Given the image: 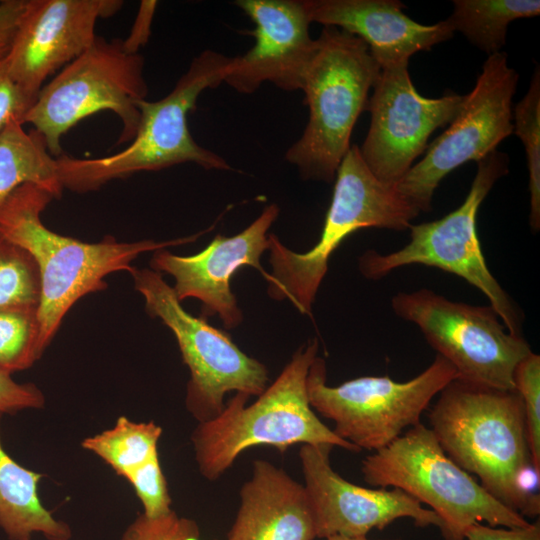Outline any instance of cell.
<instances>
[{
    "instance_id": "20",
    "label": "cell",
    "mask_w": 540,
    "mask_h": 540,
    "mask_svg": "<svg viewBox=\"0 0 540 540\" xmlns=\"http://www.w3.org/2000/svg\"><path fill=\"white\" fill-rule=\"evenodd\" d=\"M316 525L304 485L266 460H255L240 490L226 540H314Z\"/></svg>"
},
{
    "instance_id": "32",
    "label": "cell",
    "mask_w": 540,
    "mask_h": 540,
    "mask_svg": "<svg viewBox=\"0 0 540 540\" xmlns=\"http://www.w3.org/2000/svg\"><path fill=\"white\" fill-rule=\"evenodd\" d=\"M36 99L27 95L9 76L5 58L0 61V128L11 120L23 123ZM24 124V123H23Z\"/></svg>"
},
{
    "instance_id": "27",
    "label": "cell",
    "mask_w": 540,
    "mask_h": 540,
    "mask_svg": "<svg viewBox=\"0 0 540 540\" xmlns=\"http://www.w3.org/2000/svg\"><path fill=\"white\" fill-rule=\"evenodd\" d=\"M41 283L33 257L0 233V309L37 306Z\"/></svg>"
},
{
    "instance_id": "3",
    "label": "cell",
    "mask_w": 540,
    "mask_h": 540,
    "mask_svg": "<svg viewBox=\"0 0 540 540\" xmlns=\"http://www.w3.org/2000/svg\"><path fill=\"white\" fill-rule=\"evenodd\" d=\"M317 353L318 342H308L254 403L248 405L249 396L236 393L215 418L198 423L191 441L205 479L217 480L241 453L258 446L284 452L295 444H328L359 451L326 426L310 405L307 376Z\"/></svg>"
},
{
    "instance_id": "21",
    "label": "cell",
    "mask_w": 540,
    "mask_h": 540,
    "mask_svg": "<svg viewBox=\"0 0 540 540\" xmlns=\"http://www.w3.org/2000/svg\"><path fill=\"white\" fill-rule=\"evenodd\" d=\"M2 414H0L1 420ZM43 474L21 466L4 449L0 437V528L9 540H70L72 531L41 503L38 483Z\"/></svg>"
},
{
    "instance_id": "25",
    "label": "cell",
    "mask_w": 540,
    "mask_h": 540,
    "mask_svg": "<svg viewBox=\"0 0 540 540\" xmlns=\"http://www.w3.org/2000/svg\"><path fill=\"white\" fill-rule=\"evenodd\" d=\"M44 353L37 306L0 309V370L30 368Z\"/></svg>"
},
{
    "instance_id": "18",
    "label": "cell",
    "mask_w": 540,
    "mask_h": 540,
    "mask_svg": "<svg viewBox=\"0 0 540 540\" xmlns=\"http://www.w3.org/2000/svg\"><path fill=\"white\" fill-rule=\"evenodd\" d=\"M235 4L255 25L254 45L231 57L224 83L251 94L270 82L284 91L301 90L317 40L304 0H238Z\"/></svg>"
},
{
    "instance_id": "8",
    "label": "cell",
    "mask_w": 540,
    "mask_h": 540,
    "mask_svg": "<svg viewBox=\"0 0 540 540\" xmlns=\"http://www.w3.org/2000/svg\"><path fill=\"white\" fill-rule=\"evenodd\" d=\"M507 154L494 150L477 161V172L463 203L441 219L412 224L410 241L401 249L381 254L365 252L359 270L371 280L397 268L420 264L452 273L480 290L510 333L522 335L523 316L490 272L476 230L481 203L494 184L508 173Z\"/></svg>"
},
{
    "instance_id": "6",
    "label": "cell",
    "mask_w": 540,
    "mask_h": 540,
    "mask_svg": "<svg viewBox=\"0 0 540 540\" xmlns=\"http://www.w3.org/2000/svg\"><path fill=\"white\" fill-rule=\"evenodd\" d=\"M316 40L301 88L308 122L285 159L303 179L330 183L351 147L353 128L381 69L368 45L344 30L325 26Z\"/></svg>"
},
{
    "instance_id": "2",
    "label": "cell",
    "mask_w": 540,
    "mask_h": 540,
    "mask_svg": "<svg viewBox=\"0 0 540 540\" xmlns=\"http://www.w3.org/2000/svg\"><path fill=\"white\" fill-rule=\"evenodd\" d=\"M428 419L444 452L486 491L523 517L537 515L519 486L532 462L523 403L515 389L454 379L438 394Z\"/></svg>"
},
{
    "instance_id": "37",
    "label": "cell",
    "mask_w": 540,
    "mask_h": 540,
    "mask_svg": "<svg viewBox=\"0 0 540 540\" xmlns=\"http://www.w3.org/2000/svg\"><path fill=\"white\" fill-rule=\"evenodd\" d=\"M214 540H218V539H214Z\"/></svg>"
},
{
    "instance_id": "35",
    "label": "cell",
    "mask_w": 540,
    "mask_h": 540,
    "mask_svg": "<svg viewBox=\"0 0 540 540\" xmlns=\"http://www.w3.org/2000/svg\"><path fill=\"white\" fill-rule=\"evenodd\" d=\"M156 7V1H141L130 33L122 40L123 49L127 53L139 54V49L147 43Z\"/></svg>"
},
{
    "instance_id": "22",
    "label": "cell",
    "mask_w": 540,
    "mask_h": 540,
    "mask_svg": "<svg viewBox=\"0 0 540 540\" xmlns=\"http://www.w3.org/2000/svg\"><path fill=\"white\" fill-rule=\"evenodd\" d=\"M23 123L11 120L0 128V203L21 185L43 187L60 198L57 160L43 136L35 129L27 132Z\"/></svg>"
},
{
    "instance_id": "24",
    "label": "cell",
    "mask_w": 540,
    "mask_h": 540,
    "mask_svg": "<svg viewBox=\"0 0 540 540\" xmlns=\"http://www.w3.org/2000/svg\"><path fill=\"white\" fill-rule=\"evenodd\" d=\"M161 435L162 428L153 421L134 422L121 416L112 428L85 438L81 445L125 478L158 455Z\"/></svg>"
},
{
    "instance_id": "31",
    "label": "cell",
    "mask_w": 540,
    "mask_h": 540,
    "mask_svg": "<svg viewBox=\"0 0 540 540\" xmlns=\"http://www.w3.org/2000/svg\"><path fill=\"white\" fill-rule=\"evenodd\" d=\"M43 392L33 383H18L0 370V414H14L25 409H41Z\"/></svg>"
},
{
    "instance_id": "30",
    "label": "cell",
    "mask_w": 540,
    "mask_h": 540,
    "mask_svg": "<svg viewBox=\"0 0 540 540\" xmlns=\"http://www.w3.org/2000/svg\"><path fill=\"white\" fill-rule=\"evenodd\" d=\"M143 506V514L157 517L171 511V497L162 472L159 455L152 457L126 477Z\"/></svg>"
},
{
    "instance_id": "10",
    "label": "cell",
    "mask_w": 540,
    "mask_h": 540,
    "mask_svg": "<svg viewBox=\"0 0 540 540\" xmlns=\"http://www.w3.org/2000/svg\"><path fill=\"white\" fill-rule=\"evenodd\" d=\"M455 368L437 355L419 375L397 382L388 376H362L338 386L326 383V364L316 357L307 376L311 407L334 422L333 431L359 451H377L421 423L432 399L457 379Z\"/></svg>"
},
{
    "instance_id": "5",
    "label": "cell",
    "mask_w": 540,
    "mask_h": 540,
    "mask_svg": "<svg viewBox=\"0 0 540 540\" xmlns=\"http://www.w3.org/2000/svg\"><path fill=\"white\" fill-rule=\"evenodd\" d=\"M419 213L395 185L380 181L367 167L359 147L351 145L337 169L319 241L309 251L297 253L274 234L268 235L272 267L264 277L268 295L288 300L301 314L311 315L329 259L349 235L365 228L403 231Z\"/></svg>"
},
{
    "instance_id": "29",
    "label": "cell",
    "mask_w": 540,
    "mask_h": 540,
    "mask_svg": "<svg viewBox=\"0 0 540 540\" xmlns=\"http://www.w3.org/2000/svg\"><path fill=\"white\" fill-rule=\"evenodd\" d=\"M120 540H201L198 524L174 510L157 516L139 514L125 529Z\"/></svg>"
},
{
    "instance_id": "14",
    "label": "cell",
    "mask_w": 540,
    "mask_h": 540,
    "mask_svg": "<svg viewBox=\"0 0 540 540\" xmlns=\"http://www.w3.org/2000/svg\"><path fill=\"white\" fill-rule=\"evenodd\" d=\"M409 63L382 68L368 98L371 123L360 149L371 172L395 185L428 147L431 134L449 125L465 95L447 91L439 98L421 96L415 89Z\"/></svg>"
},
{
    "instance_id": "26",
    "label": "cell",
    "mask_w": 540,
    "mask_h": 540,
    "mask_svg": "<svg viewBox=\"0 0 540 540\" xmlns=\"http://www.w3.org/2000/svg\"><path fill=\"white\" fill-rule=\"evenodd\" d=\"M513 133L523 142L529 174V224L540 229V69H534L529 89L514 107Z\"/></svg>"
},
{
    "instance_id": "4",
    "label": "cell",
    "mask_w": 540,
    "mask_h": 540,
    "mask_svg": "<svg viewBox=\"0 0 540 540\" xmlns=\"http://www.w3.org/2000/svg\"><path fill=\"white\" fill-rule=\"evenodd\" d=\"M230 59L217 51L204 50L191 61L165 97L156 101H138L139 126L123 150L95 158L64 154L57 157L63 189L86 193L115 179L183 163H194L206 170H230L231 166L222 156L194 140L187 123V116L196 108L200 94L224 83Z\"/></svg>"
},
{
    "instance_id": "7",
    "label": "cell",
    "mask_w": 540,
    "mask_h": 540,
    "mask_svg": "<svg viewBox=\"0 0 540 540\" xmlns=\"http://www.w3.org/2000/svg\"><path fill=\"white\" fill-rule=\"evenodd\" d=\"M361 472L373 488H398L430 506L444 524L445 540H465V530L473 523L508 528L530 523L459 467L422 423L366 456Z\"/></svg>"
},
{
    "instance_id": "33",
    "label": "cell",
    "mask_w": 540,
    "mask_h": 540,
    "mask_svg": "<svg viewBox=\"0 0 540 540\" xmlns=\"http://www.w3.org/2000/svg\"><path fill=\"white\" fill-rule=\"evenodd\" d=\"M465 540H540V521L524 527H501L473 523L464 533Z\"/></svg>"
},
{
    "instance_id": "23",
    "label": "cell",
    "mask_w": 540,
    "mask_h": 540,
    "mask_svg": "<svg viewBox=\"0 0 540 540\" xmlns=\"http://www.w3.org/2000/svg\"><path fill=\"white\" fill-rule=\"evenodd\" d=\"M448 20L474 46L488 56L506 43L508 25L540 14L538 0H454Z\"/></svg>"
},
{
    "instance_id": "17",
    "label": "cell",
    "mask_w": 540,
    "mask_h": 540,
    "mask_svg": "<svg viewBox=\"0 0 540 540\" xmlns=\"http://www.w3.org/2000/svg\"><path fill=\"white\" fill-rule=\"evenodd\" d=\"M278 215L279 207L270 204L243 231L231 237L218 234L194 255L156 250L151 269L175 279L173 290L180 302L196 298L202 303V317L218 315L226 328H235L241 324L243 314L231 290V279L244 266L257 269L263 277L267 275L260 258L268 250L267 232Z\"/></svg>"
},
{
    "instance_id": "34",
    "label": "cell",
    "mask_w": 540,
    "mask_h": 540,
    "mask_svg": "<svg viewBox=\"0 0 540 540\" xmlns=\"http://www.w3.org/2000/svg\"><path fill=\"white\" fill-rule=\"evenodd\" d=\"M27 0H0V61L9 52Z\"/></svg>"
},
{
    "instance_id": "1",
    "label": "cell",
    "mask_w": 540,
    "mask_h": 540,
    "mask_svg": "<svg viewBox=\"0 0 540 540\" xmlns=\"http://www.w3.org/2000/svg\"><path fill=\"white\" fill-rule=\"evenodd\" d=\"M53 199L43 187L27 183L0 203V233L25 249L39 271L38 317L44 351L71 307L83 296L107 288V275L130 272L139 255L194 242L209 231L162 242H119L112 236L96 243L83 242L58 234L42 222L41 213Z\"/></svg>"
},
{
    "instance_id": "11",
    "label": "cell",
    "mask_w": 540,
    "mask_h": 540,
    "mask_svg": "<svg viewBox=\"0 0 540 540\" xmlns=\"http://www.w3.org/2000/svg\"><path fill=\"white\" fill-rule=\"evenodd\" d=\"M129 273L147 313L159 318L177 340L190 372L186 408L198 423L223 410L227 393L259 396L267 388L265 365L245 354L229 334L211 326L206 318L188 313L162 273L134 266Z\"/></svg>"
},
{
    "instance_id": "9",
    "label": "cell",
    "mask_w": 540,
    "mask_h": 540,
    "mask_svg": "<svg viewBox=\"0 0 540 540\" xmlns=\"http://www.w3.org/2000/svg\"><path fill=\"white\" fill-rule=\"evenodd\" d=\"M147 94L143 57L127 53L121 39L97 36L89 49L41 88L23 123L34 126L55 158L63 154V135L103 110L121 121L118 144L131 142L140 121L137 102Z\"/></svg>"
},
{
    "instance_id": "12",
    "label": "cell",
    "mask_w": 540,
    "mask_h": 540,
    "mask_svg": "<svg viewBox=\"0 0 540 540\" xmlns=\"http://www.w3.org/2000/svg\"><path fill=\"white\" fill-rule=\"evenodd\" d=\"M393 312L414 323L459 380L514 390L517 364L532 352L522 335L510 333L489 306L456 302L423 288L392 297Z\"/></svg>"
},
{
    "instance_id": "13",
    "label": "cell",
    "mask_w": 540,
    "mask_h": 540,
    "mask_svg": "<svg viewBox=\"0 0 540 540\" xmlns=\"http://www.w3.org/2000/svg\"><path fill=\"white\" fill-rule=\"evenodd\" d=\"M518 79L506 53L488 56L457 116L395 184L420 212L431 210L434 192L445 176L468 161L484 158L513 133L512 99Z\"/></svg>"
},
{
    "instance_id": "36",
    "label": "cell",
    "mask_w": 540,
    "mask_h": 540,
    "mask_svg": "<svg viewBox=\"0 0 540 540\" xmlns=\"http://www.w3.org/2000/svg\"><path fill=\"white\" fill-rule=\"evenodd\" d=\"M326 540H370L367 536H344V535H333ZM385 540H401V539H385Z\"/></svg>"
},
{
    "instance_id": "16",
    "label": "cell",
    "mask_w": 540,
    "mask_h": 540,
    "mask_svg": "<svg viewBox=\"0 0 540 540\" xmlns=\"http://www.w3.org/2000/svg\"><path fill=\"white\" fill-rule=\"evenodd\" d=\"M122 5L120 0H27L5 57L9 76L36 99L52 73L92 46L98 19Z\"/></svg>"
},
{
    "instance_id": "28",
    "label": "cell",
    "mask_w": 540,
    "mask_h": 540,
    "mask_svg": "<svg viewBox=\"0 0 540 540\" xmlns=\"http://www.w3.org/2000/svg\"><path fill=\"white\" fill-rule=\"evenodd\" d=\"M513 381L523 403L531 462L540 471V356L532 351L523 358Z\"/></svg>"
},
{
    "instance_id": "19",
    "label": "cell",
    "mask_w": 540,
    "mask_h": 540,
    "mask_svg": "<svg viewBox=\"0 0 540 540\" xmlns=\"http://www.w3.org/2000/svg\"><path fill=\"white\" fill-rule=\"evenodd\" d=\"M309 19L362 39L380 69L409 63L419 51H429L452 38L447 19L423 25L408 17L398 0H304Z\"/></svg>"
},
{
    "instance_id": "15",
    "label": "cell",
    "mask_w": 540,
    "mask_h": 540,
    "mask_svg": "<svg viewBox=\"0 0 540 540\" xmlns=\"http://www.w3.org/2000/svg\"><path fill=\"white\" fill-rule=\"evenodd\" d=\"M333 448L304 444L299 450L317 538L367 536L371 530H383L400 518H410L418 527L435 526L443 531L439 516L404 491L362 487L341 477L331 466Z\"/></svg>"
}]
</instances>
